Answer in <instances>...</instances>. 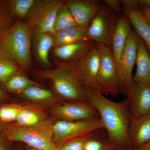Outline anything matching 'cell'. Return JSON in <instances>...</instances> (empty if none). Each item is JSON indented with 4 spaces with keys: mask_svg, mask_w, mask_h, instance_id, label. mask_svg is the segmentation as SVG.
<instances>
[{
    "mask_svg": "<svg viewBox=\"0 0 150 150\" xmlns=\"http://www.w3.org/2000/svg\"><path fill=\"white\" fill-rule=\"evenodd\" d=\"M83 89L88 102L99 114L110 144L119 147L132 146L129 137L131 115L127 99L115 102L105 97L98 89Z\"/></svg>",
    "mask_w": 150,
    "mask_h": 150,
    "instance_id": "1",
    "label": "cell"
},
{
    "mask_svg": "<svg viewBox=\"0 0 150 150\" xmlns=\"http://www.w3.org/2000/svg\"><path fill=\"white\" fill-rule=\"evenodd\" d=\"M36 73L40 77L50 81L56 93L62 98L73 102H88L73 63L62 62L53 69L40 70Z\"/></svg>",
    "mask_w": 150,
    "mask_h": 150,
    "instance_id": "2",
    "label": "cell"
},
{
    "mask_svg": "<svg viewBox=\"0 0 150 150\" xmlns=\"http://www.w3.org/2000/svg\"><path fill=\"white\" fill-rule=\"evenodd\" d=\"M33 31L19 19L15 22L7 33L2 46L17 62L21 71H26L31 63L30 46Z\"/></svg>",
    "mask_w": 150,
    "mask_h": 150,
    "instance_id": "3",
    "label": "cell"
},
{
    "mask_svg": "<svg viewBox=\"0 0 150 150\" xmlns=\"http://www.w3.org/2000/svg\"><path fill=\"white\" fill-rule=\"evenodd\" d=\"M53 126L43 121L37 126H22L16 124L6 126L2 134L10 142H23L40 150H56L53 142Z\"/></svg>",
    "mask_w": 150,
    "mask_h": 150,
    "instance_id": "4",
    "label": "cell"
},
{
    "mask_svg": "<svg viewBox=\"0 0 150 150\" xmlns=\"http://www.w3.org/2000/svg\"><path fill=\"white\" fill-rule=\"evenodd\" d=\"M63 0H35L25 18V23L33 32L53 34L58 12Z\"/></svg>",
    "mask_w": 150,
    "mask_h": 150,
    "instance_id": "5",
    "label": "cell"
},
{
    "mask_svg": "<svg viewBox=\"0 0 150 150\" xmlns=\"http://www.w3.org/2000/svg\"><path fill=\"white\" fill-rule=\"evenodd\" d=\"M104 129L100 118L78 121L60 120L53 125V142L59 147L67 142Z\"/></svg>",
    "mask_w": 150,
    "mask_h": 150,
    "instance_id": "6",
    "label": "cell"
},
{
    "mask_svg": "<svg viewBox=\"0 0 150 150\" xmlns=\"http://www.w3.org/2000/svg\"><path fill=\"white\" fill-rule=\"evenodd\" d=\"M118 18L110 8L100 6L88 27L89 40L111 48L112 35Z\"/></svg>",
    "mask_w": 150,
    "mask_h": 150,
    "instance_id": "7",
    "label": "cell"
},
{
    "mask_svg": "<svg viewBox=\"0 0 150 150\" xmlns=\"http://www.w3.org/2000/svg\"><path fill=\"white\" fill-rule=\"evenodd\" d=\"M100 49V62L97 78V89L101 93L117 97L120 93L119 79L112 49L97 44Z\"/></svg>",
    "mask_w": 150,
    "mask_h": 150,
    "instance_id": "8",
    "label": "cell"
},
{
    "mask_svg": "<svg viewBox=\"0 0 150 150\" xmlns=\"http://www.w3.org/2000/svg\"><path fill=\"white\" fill-rule=\"evenodd\" d=\"M139 38L135 30L131 29L121 59L116 64L120 93L126 96L134 83L132 70L137 60Z\"/></svg>",
    "mask_w": 150,
    "mask_h": 150,
    "instance_id": "9",
    "label": "cell"
},
{
    "mask_svg": "<svg viewBox=\"0 0 150 150\" xmlns=\"http://www.w3.org/2000/svg\"><path fill=\"white\" fill-rule=\"evenodd\" d=\"M100 56V49L96 44L82 58L73 63L75 73L83 88L97 89Z\"/></svg>",
    "mask_w": 150,
    "mask_h": 150,
    "instance_id": "10",
    "label": "cell"
},
{
    "mask_svg": "<svg viewBox=\"0 0 150 150\" xmlns=\"http://www.w3.org/2000/svg\"><path fill=\"white\" fill-rule=\"evenodd\" d=\"M53 112L61 120L65 121H85L100 118L98 112L88 102L64 103L54 108Z\"/></svg>",
    "mask_w": 150,
    "mask_h": 150,
    "instance_id": "11",
    "label": "cell"
},
{
    "mask_svg": "<svg viewBox=\"0 0 150 150\" xmlns=\"http://www.w3.org/2000/svg\"><path fill=\"white\" fill-rule=\"evenodd\" d=\"M131 116H142L150 112V85L134 82L127 95Z\"/></svg>",
    "mask_w": 150,
    "mask_h": 150,
    "instance_id": "12",
    "label": "cell"
},
{
    "mask_svg": "<svg viewBox=\"0 0 150 150\" xmlns=\"http://www.w3.org/2000/svg\"><path fill=\"white\" fill-rule=\"evenodd\" d=\"M65 4L69 8L78 26L88 27L99 10L100 5L95 0H68Z\"/></svg>",
    "mask_w": 150,
    "mask_h": 150,
    "instance_id": "13",
    "label": "cell"
},
{
    "mask_svg": "<svg viewBox=\"0 0 150 150\" xmlns=\"http://www.w3.org/2000/svg\"><path fill=\"white\" fill-rule=\"evenodd\" d=\"M129 137L135 150L150 141V112L142 116H131Z\"/></svg>",
    "mask_w": 150,
    "mask_h": 150,
    "instance_id": "14",
    "label": "cell"
},
{
    "mask_svg": "<svg viewBox=\"0 0 150 150\" xmlns=\"http://www.w3.org/2000/svg\"><path fill=\"white\" fill-rule=\"evenodd\" d=\"M91 40L54 47V56L64 63H74L82 58L96 46Z\"/></svg>",
    "mask_w": 150,
    "mask_h": 150,
    "instance_id": "15",
    "label": "cell"
},
{
    "mask_svg": "<svg viewBox=\"0 0 150 150\" xmlns=\"http://www.w3.org/2000/svg\"><path fill=\"white\" fill-rule=\"evenodd\" d=\"M131 30V23L126 15L118 17L112 39L111 49L116 64L121 59L128 36Z\"/></svg>",
    "mask_w": 150,
    "mask_h": 150,
    "instance_id": "16",
    "label": "cell"
},
{
    "mask_svg": "<svg viewBox=\"0 0 150 150\" xmlns=\"http://www.w3.org/2000/svg\"><path fill=\"white\" fill-rule=\"evenodd\" d=\"M136 63L137 69L133 76L134 82L144 83L150 85V54L140 38Z\"/></svg>",
    "mask_w": 150,
    "mask_h": 150,
    "instance_id": "17",
    "label": "cell"
},
{
    "mask_svg": "<svg viewBox=\"0 0 150 150\" xmlns=\"http://www.w3.org/2000/svg\"><path fill=\"white\" fill-rule=\"evenodd\" d=\"M87 28L77 26L51 34L54 38V47L90 40L87 33Z\"/></svg>",
    "mask_w": 150,
    "mask_h": 150,
    "instance_id": "18",
    "label": "cell"
},
{
    "mask_svg": "<svg viewBox=\"0 0 150 150\" xmlns=\"http://www.w3.org/2000/svg\"><path fill=\"white\" fill-rule=\"evenodd\" d=\"M35 53L38 59L46 67L51 66L49 59V53L54 47V39L51 34L33 32Z\"/></svg>",
    "mask_w": 150,
    "mask_h": 150,
    "instance_id": "19",
    "label": "cell"
},
{
    "mask_svg": "<svg viewBox=\"0 0 150 150\" xmlns=\"http://www.w3.org/2000/svg\"><path fill=\"white\" fill-rule=\"evenodd\" d=\"M123 12L129 18L135 32L145 43L150 54V27L145 21L140 10L131 11L123 9Z\"/></svg>",
    "mask_w": 150,
    "mask_h": 150,
    "instance_id": "20",
    "label": "cell"
},
{
    "mask_svg": "<svg viewBox=\"0 0 150 150\" xmlns=\"http://www.w3.org/2000/svg\"><path fill=\"white\" fill-rule=\"evenodd\" d=\"M19 71H22L17 62L1 43L0 45V82L5 84L12 75Z\"/></svg>",
    "mask_w": 150,
    "mask_h": 150,
    "instance_id": "21",
    "label": "cell"
},
{
    "mask_svg": "<svg viewBox=\"0 0 150 150\" xmlns=\"http://www.w3.org/2000/svg\"><path fill=\"white\" fill-rule=\"evenodd\" d=\"M14 16L8 1H0V45L14 23Z\"/></svg>",
    "mask_w": 150,
    "mask_h": 150,
    "instance_id": "22",
    "label": "cell"
},
{
    "mask_svg": "<svg viewBox=\"0 0 150 150\" xmlns=\"http://www.w3.org/2000/svg\"><path fill=\"white\" fill-rule=\"evenodd\" d=\"M5 85L9 90L18 93L32 86H41L39 84L25 76L22 71H19L12 75L7 81Z\"/></svg>",
    "mask_w": 150,
    "mask_h": 150,
    "instance_id": "23",
    "label": "cell"
},
{
    "mask_svg": "<svg viewBox=\"0 0 150 150\" xmlns=\"http://www.w3.org/2000/svg\"><path fill=\"white\" fill-rule=\"evenodd\" d=\"M78 26L69 8L64 4L57 14L54 28V33Z\"/></svg>",
    "mask_w": 150,
    "mask_h": 150,
    "instance_id": "24",
    "label": "cell"
},
{
    "mask_svg": "<svg viewBox=\"0 0 150 150\" xmlns=\"http://www.w3.org/2000/svg\"><path fill=\"white\" fill-rule=\"evenodd\" d=\"M19 93L27 99L36 101H48L55 97L52 92L38 86L30 87Z\"/></svg>",
    "mask_w": 150,
    "mask_h": 150,
    "instance_id": "25",
    "label": "cell"
},
{
    "mask_svg": "<svg viewBox=\"0 0 150 150\" xmlns=\"http://www.w3.org/2000/svg\"><path fill=\"white\" fill-rule=\"evenodd\" d=\"M42 117L35 110L21 107L16 120V124L22 126H37L43 121Z\"/></svg>",
    "mask_w": 150,
    "mask_h": 150,
    "instance_id": "26",
    "label": "cell"
},
{
    "mask_svg": "<svg viewBox=\"0 0 150 150\" xmlns=\"http://www.w3.org/2000/svg\"><path fill=\"white\" fill-rule=\"evenodd\" d=\"M35 0H12L9 1L10 7L14 16L21 19L26 18Z\"/></svg>",
    "mask_w": 150,
    "mask_h": 150,
    "instance_id": "27",
    "label": "cell"
},
{
    "mask_svg": "<svg viewBox=\"0 0 150 150\" xmlns=\"http://www.w3.org/2000/svg\"><path fill=\"white\" fill-rule=\"evenodd\" d=\"M21 107L14 104L0 106V121L5 123L16 121Z\"/></svg>",
    "mask_w": 150,
    "mask_h": 150,
    "instance_id": "28",
    "label": "cell"
},
{
    "mask_svg": "<svg viewBox=\"0 0 150 150\" xmlns=\"http://www.w3.org/2000/svg\"><path fill=\"white\" fill-rule=\"evenodd\" d=\"M95 132L89 135L85 143L84 150H110L101 141L95 138Z\"/></svg>",
    "mask_w": 150,
    "mask_h": 150,
    "instance_id": "29",
    "label": "cell"
},
{
    "mask_svg": "<svg viewBox=\"0 0 150 150\" xmlns=\"http://www.w3.org/2000/svg\"><path fill=\"white\" fill-rule=\"evenodd\" d=\"M89 134L69 141L57 149L59 150H84L85 143Z\"/></svg>",
    "mask_w": 150,
    "mask_h": 150,
    "instance_id": "30",
    "label": "cell"
},
{
    "mask_svg": "<svg viewBox=\"0 0 150 150\" xmlns=\"http://www.w3.org/2000/svg\"><path fill=\"white\" fill-rule=\"evenodd\" d=\"M121 4L125 9L131 11L140 10L139 0H122Z\"/></svg>",
    "mask_w": 150,
    "mask_h": 150,
    "instance_id": "31",
    "label": "cell"
},
{
    "mask_svg": "<svg viewBox=\"0 0 150 150\" xmlns=\"http://www.w3.org/2000/svg\"><path fill=\"white\" fill-rule=\"evenodd\" d=\"M105 2L109 6L112 11L116 12H121V3L118 0H105Z\"/></svg>",
    "mask_w": 150,
    "mask_h": 150,
    "instance_id": "32",
    "label": "cell"
},
{
    "mask_svg": "<svg viewBox=\"0 0 150 150\" xmlns=\"http://www.w3.org/2000/svg\"><path fill=\"white\" fill-rule=\"evenodd\" d=\"M10 142L3 134L0 135V150H11Z\"/></svg>",
    "mask_w": 150,
    "mask_h": 150,
    "instance_id": "33",
    "label": "cell"
},
{
    "mask_svg": "<svg viewBox=\"0 0 150 150\" xmlns=\"http://www.w3.org/2000/svg\"><path fill=\"white\" fill-rule=\"evenodd\" d=\"M140 11L145 21L150 27V6L142 8Z\"/></svg>",
    "mask_w": 150,
    "mask_h": 150,
    "instance_id": "34",
    "label": "cell"
},
{
    "mask_svg": "<svg viewBox=\"0 0 150 150\" xmlns=\"http://www.w3.org/2000/svg\"><path fill=\"white\" fill-rule=\"evenodd\" d=\"M140 10L144 8L150 6V0H139Z\"/></svg>",
    "mask_w": 150,
    "mask_h": 150,
    "instance_id": "35",
    "label": "cell"
},
{
    "mask_svg": "<svg viewBox=\"0 0 150 150\" xmlns=\"http://www.w3.org/2000/svg\"><path fill=\"white\" fill-rule=\"evenodd\" d=\"M135 150H150V141Z\"/></svg>",
    "mask_w": 150,
    "mask_h": 150,
    "instance_id": "36",
    "label": "cell"
},
{
    "mask_svg": "<svg viewBox=\"0 0 150 150\" xmlns=\"http://www.w3.org/2000/svg\"><path fill=\"white\" fill-rule=\"evenodd\" d=\"M6 98V95L1 88L0 87V102L4 100Z\"/></svg>",
    "mask_w": 150,
    "mask_h": 150,
    "instance_id": "37",
    "label": "cell"
},
{
    "mask_svg": "<svg viewBox=\"0 0 150 150\" xmlns=\"http://www.w3.org/2000/svg\"><path fill=\"white\" fill-rule=\"evenodd\" d=\"M6 126L5 123H3L1 121H0V135H1V133L4 132V130L5 129Z\"/></svg>",
    "mask_w": 150,
    "mask_h": 150,
    "instance_id": "38",
    "label": "cell"
},
{
    "mask_svg": "<svg viewBox=\"0 0 150 150\" xmlns=\"http://www.w3.org/2000/svg\"><path fill=\"white\" fill-rule=\"evenodd\" d=\"M26 150H40L38 149H35V148L31 147H28L27 148V149Z\"/></svg>",
    "mask_w": 150,
    "mask_h": 150,
    "instance_id": "39",
    "label": "cell"
},
{
    "mask_svg": "<svg viewBox=\"0 0 150 150\" xmlns=\"http://www.w3.org/2000/svg\"><path fill=\"white\" fill-rule=\"evenodd\" d=\"M56 150H59V149H56Z\"/></svg>",
    "mask_w": 150,
    "mask_h": 150,
    "instance_id": "40",
    "label": "cell"
},
{
    "mask_svg": "<svg viewBox=\"0 0 150 150\" xmlns=\"http://www.w3.org/2000/svg\"><path fill=\"white\" fill-rule=\"evenodd\" d=\"M19 150V149H16V150Z\"/></svg>",
    "mask_w": 150,
    "mask_h": 150,
    "instance_id": "41",
    "label": "cell"
}]
</instances>
